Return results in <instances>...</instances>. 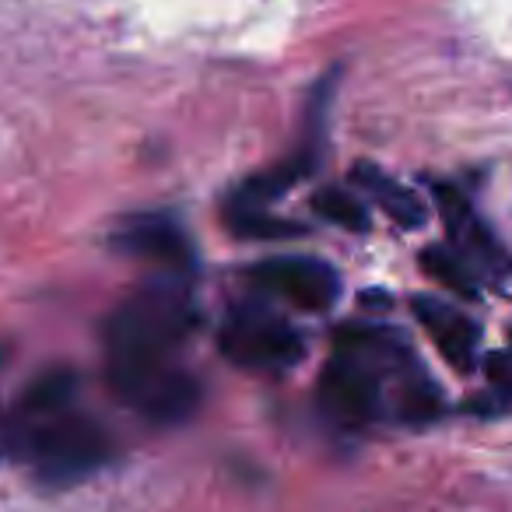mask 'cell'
<instances>
[{"instance_id":"ba28073f","label":"cell","mask_w":512,"mask_h":512,"mask_svg":"<svg viewBox=\"0 0 512 512\" xmlns=\"http://www.w3.org/2000/svg\"><path fill=\"white\" fill-rule=\"evenodd\" d=\"M411 309L453 369H460V372L474 369L477 344H481V330H477L474 320H467L460 309L446 306V302L432 299V295H418V299L411 302Z\"/></svg>"},{"instance_id":"8992f818","label":"cell","mask_w":512,"mask_h":512,"mask_svg":"<svg viewBox=\"0 0 512 512\" xmlns=\"http://www.w3.org/2000/svg\"><path fill=\"white\" fill-rule=\"evenodd\" d=\"M435 200H439L442 221H446L449 246L474 267V274L481 281H502L509 274V253L491 235V228L477 218L470 200L456 186H435Z\"/></svg>"},{"instance_id":"30bf717a","label":"cell","mask_w":512,"mask_h":512,"mask_svg":"<svg viewBox=\"0 0 512 512\" xmlns=\"http://www.w3.org/2000/svg\"><path fill=\"white\" fill-rule=\"evenodd\" d=\"M421 267H425L428 278H435L442 288L467 295V299H474L477 288H481V278L474 274V267H470L449 242H435V246L421 249Z\"/></svg>"},{"instance_id":"7a4b0ae2","label":"cell","mask_w":512,"mask_h":512,"mask_svg":"<svg viewBox=\"0 0 512 512\" xmlns=\"http://www.w3.org/2000/svg\"><path fill=\"white\" fill-rule=\"evenodd\" d=\"M0 456H18L39 481L64 488L106 467L113 435L78 407L71 369H46L0 414Z\"/></svg>"},{"instance_id":"6da1fadb","label":"cell","mask_w":512,"mask_h":512,"mask_svg":"<svg viewBox=\"0 0 512 512\" xmlns=\"http://www.w3.org/2000/svg\"><path fill=\"white\" fill-rule=\"evenodd\" d=\"M197 330L190 274L162 271L127 295L106 320V379L113 393L155 425H183L200 407V383L179 365Z\"/></svg>"},{"instance_id":"7c38bea8","label":"cell","mask_w":512,"mask_h":512,"mask_svg":"<svg viewBox=\"0 0 512 512\" xmlns=\"http://www.w3.org/2000/svg\"><path fill=\"white\" fill-rule=\"evenodd\" d=\"M313 207L327 221L348 228V232H365V228H369V211L362 207V200L351 197V193L341 190V186H327V190H320L313 197Z\"/></svg>"},{"instance_id":"3957f363","label":"cell","mask_w":512,"mask_h":512,"mask_svg":"<svg viewBox=\"0 0 512 512\" xmlns=\"http://www.w3.org/2000/svg\"><path fill=\"white\" fill-rule=\"evenodd\" d=\"M386 383L397 386V414L404 421H432L442 411L439 386L425 376L418 358L397 330L344 327L334 355L320 372V407L337 425L362 428L383 418Z\"/></svg>"},{"instance_id":"52a82bcc","label":"cell","mask_w":512,"mask_h":512,"mask_svg":"<svg viewBox=\"0 0 512 512\" xmlns=\"http://www.w3.org/2000/svg\"><path fill=\"white\" fill-rule=\"evenodd\" d=\"M116 249L123 256H134V260H151L162 271L172 274H190L193 267V242L190 235L179 228L176 218L158 211L144 214H127L120 225L109 235Z\"/></svg>"},{"instance_id":"5b68a950","label":"cell","mask_w":512,"mask_h":512,"mask_svg":"<svg viewBox=\"0 0 512 512\" xmlns=\"http://www.w3.org/2000/svg\"><path fill=\"white\" fill-rule=\"evenodd\" d=\"M249 278L302 313H327L341 295V278L320 256H271L260 260Z\"/></svg>"},{"instance_id":"277c9868","label":"cell","mask_w":512,"mask_h":512,"mask_svg":"<svg viewBox=\"0 0 512 512\" xmlns=\"http://www.w3.org/2000/svg\"><path fill=\"white\" fill-rule=\"evenodd\" d=\"M221 355L239 369L285 372L302 358V334L264 302H242L221 323Z\"/></svg>"},{"instance_id":"8fae6325","label":"cell","mask_w":512,"mask_h":512,"mask_svg":"<svg viewBox=\"0 0 512 512\" xmlns=\"http://www.w3.org/2000/svg\"><path fill=\"white\" fill-rule=\"evenodd\" d=\"M484 372H488V390L470 400L467 411H477V414L512 411V348L491 351V355L484 358Z\"/></svg>"},{"instance_id":"4fadbf2b","label":"cell","mask_w":512,"mask_h":512,"mask_svg":"<svg viewBox=\"0 0 512 512\" xmlns=\"http://www.w3.org/2000/svg\"><path fill=\"white\" fill-rule=\"evenodd\" d=\"M509 341H512V334H509Z\"/></svg>"},{"instance_id":"9c48e42d","label":"cell","mask_w":512,"mask_h":512,"mask_svg":"<svg viewBox=\"0 0 512 512\" xmlns=\"http://www.w3.org/2000/svg\"><path fill=\"white\" fill-rule=\"evenodd\" d=\"M351 179H355L358 190L369 193V197L376 200V204L383 207V211L390 214L400 228H421L425 225L428 211H425V204H421V197L414 190H407L404 183H397L393 176H386L383 169L362 162V165L351 169Z\"/></svg>"}]
</instances>
